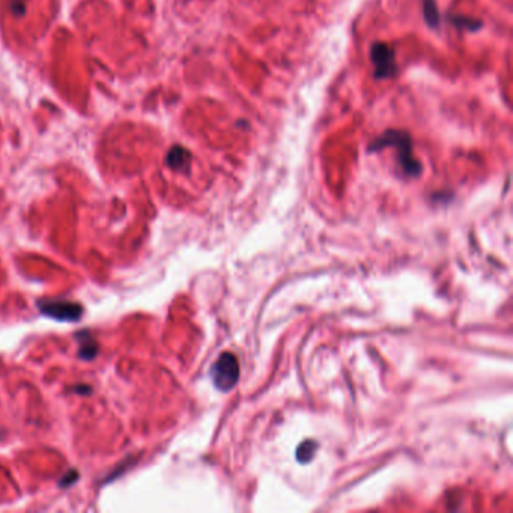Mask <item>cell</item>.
<instances>
[{
	"mask_svg": "<svg viewBox=\"0 0 513 513\" xmlns=\"http://www.w3.org/2000/svg\"><path fill=\"white\" fill-rule=\"evenodd\" d=\"M211 378L219 390H232L239 379V363L235 355L232 352H223L217 361L212 364Z\"/></svg>",
	"mask_w": 513,
	"mask_h": 513,
	"instance_id": "cell-1",
	"label": "cell"
},
{
	"mask_svg": "<svg viewBox=\"0 0 513 513\" xmlns=\"http://www.w3.org/2000/svg\"><path fill=\"white\" fill-rule=\"evenodd\" d=\"M387 145H394L399 148V160L403 165V169L407 173H411V175H417L420 172V165L419 163L412 159L411 154V139L407 134V132H399V131H388L383 137H379L376 142L372 145L369 149L375 148H385Z\"/></svg>",
	"mask_w": 513,
	"mask_h": 513,
	"instance_id": "cell-2",
	"label": "cell"
},
{
	"mask_svg": "<svg viewBox=\"0 0 513 513\" xmlns=\"http://www.w3.org/2000/svg\"><path fill=\"white\" fill-rule=\"evenodd\" d=\"M39 312L46 316L56 319L72 322L81 318L83 308L77 303L65 301V300H39L37 303Z\"/></svg>",
	"mask_w": 513,
	"mask_h": 513,
	"instance_id": "cell-3",
	"label": "cell"
},
{
	"mask_svg": "<svg viewBox=\"0 0 513 513\" xmlns=\"http://www.w3.org/2000/svg\"><path fill=\"white\" fill-rule=\"evenodd\" d=\"M372 62L375 65V74L378 79L392 77L396 66H394V52L384 43H378L372 46L370 50Z\"/></svg>",
	"mask_w": 513,
	"mask_h": 513,
	"instance_id": "cell-4",
	"label": "cell"
},
{
	"mask_svg": "<svg viewBox=\"0 0 513 513\" xmlns=\"http://www.w3.org/2000/svg\"><path fill=\"white\" fill-rule=\"evenodd\" d=\"M76 339L80 345L79 348L80 357L85 360H92L98 352V346H97V342L92 339V336L86 333V331H80V333L76 336Z\"/></svg>",
	"mask_w": 513,
	"mask_h": 513,
	"instance_id": "cell-5",
	"label": "cell"
},
{
	"mask_svg": "<svg viewBox=\"0 0 513 513\" xmlns=\"http://www.w3.org/2000/svg\"><path fill=\"white\" fill-rule=\"evenodd\" d=\"M188 163H190L188 152L185 151V149H182L179 146L173 148L168 155V164L170 165L172 169H177V170L187 169Z\"/></svg>",
	"mask_w": 513,
	"mask_h": 513,
	"instance_id": "cell-6",
	"label": "cell"
},
{
	"mask_svg": "<svg viewBox=\"0 0 513 513\" xmlns=\"http://www.w3.org/2000/svg\"><path fill=\"white\" fill-rule=\"evenodd\" d=\"M318 449V444L314 441H304L296 450V458L300 462H308L313 458L314 452Z\"/></svg>",
	"mask_w": 513,
	"mask_h": 513,
	"instance_id": "cell-7",
	"label": "cell"
},
{
	"mask_svg": "<svg viewBox=\"0 0 513 513\" xmlns=\"http://www.w3.org/2000/svg\"><path fill=\"white\" fill-rule=\"evenodd\" d=\"M425 12H426V20L429 24H432L435 28L438 24V10L434 0H426L425 2Z\"/></svg>",
	"mask_w": 513,
	"mask_h": 513,
	"instance_id": "cell-8",
	"label": "cell"
}]
</instances>
